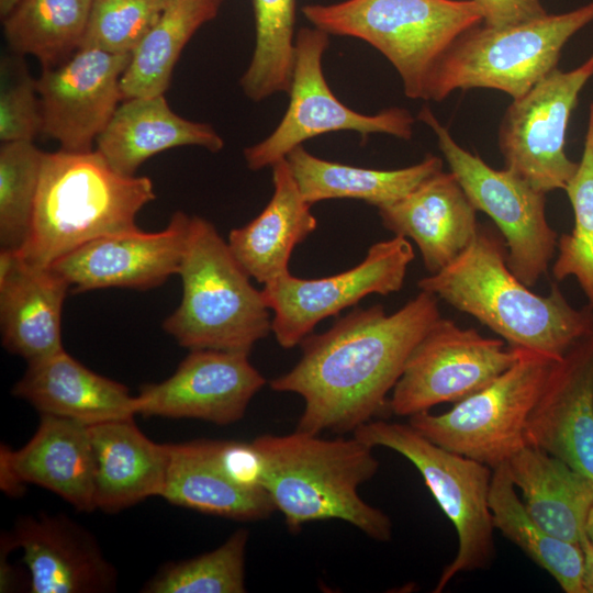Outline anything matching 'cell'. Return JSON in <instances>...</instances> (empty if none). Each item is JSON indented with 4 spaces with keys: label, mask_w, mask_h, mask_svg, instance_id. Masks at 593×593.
<instances>
[{
    "label": "cell",
    "mask_w": 593,
    "mask_h": 593,
    "mask_svg": "<svg viewBox=\"0 0 593 593\" xmlns=\"http://www.w3.org/2000/svg\"><path fill=\"white\" fill-rule=\"evenodd\" d=\"M256 45L240 78L244 93L253 101L291 88L294 67L295 0H253Z\"/></svg>",
    "instance_id": "cell-33"
},
{
    "label": "cell",
    "mask_w": 593,
    "mask_h": 593,
    "mask_svg": "<svg viewBox=\"0 0 593 593\" xmlns=\"http://www.w3.org/2000/svg\"><path fill=\"white\" fill-rule=\"evenodd\" d=\"M43 156L33 142H7L0 147L1 249L19 251L29 238Z\"/></svg>",
    "instance_id": "cell-36"
},
{
    "label": "cell",
    "mask_w": 593,
    "mask_h": 593,
    "mask_svg": "<svg viewBox=\"0 0 593 593\" xmlns=\"http://www.w3.org/2000/svg\"><path fill=\"white\" fill-rule=\"evenodd\" d=\"M1 547L21 549L32 593H103L116 589L118 572L96 538L64 515L16 519Z\"/></svg>",
    "instance_id": "cell-19"
},
{
    "label": "cell",
    "mask_w": 593,
    "mask_h": 593,
    "mask_svg": "<svg viewBox=\"0 0 593 593\" xmlns=\"http://www.w3.org/2000/svg\"><path fill=\"white\" fill-rule=\"evenodd\" d=\"M36 80L26 71L0 93V139L2 143L33 142L42 132L43 120Z\"/></svg>",
    "instance_id": "cell-38"
},
{
    "label": "cell",
    "mask_w": 593,
    "mask_h": 593,
    "mask_svg": "<svg viewBox=\"0 0 593 593\" xmlns=\"http://www.w3.org/2000/svg\"><path fill=\"white\" fill-rule=\"evenodd\" d=\"M328 44V34L316 27L298 32L289 105L269 136L244 149L249 169L271 167L303 142L329 132L355 131L363 137L371 133L401 139L412 137L415 119L406 109L393 107L376 114H362L335 97L322 66Z\"/></svg>",
    "instance_id": "cell-11"
},
{
    "label": "cell",
    "mask_w": 593,
    "mask_h": 593,
    "mask_svg": "<svg viewBox=\"0 0 593 593\" xmlns=\"http://www.w3.org/2000/svg\"><path fill=\"white\" fill-rule=\"evenodd\" d=\"M489 506L494 528L546 570L566 593H584L581 546L550 535L529 516L506 462L493 469Z\"/></svg>",
    "instance_id": "cell-31"
},
{
    "label": "cell",
    "mask_w": 593,
    "mask_h": 593,
    "mask_svg": "<svg viewBox=\"0 0 593 593\" xmlns=\"http://www.w3.org/2000/svg\"><path fill=\"white\" fill-rule=\"evenodd\" d=\"M419 290L477 318L512 348L559 359L593 331V307H573L553 284L533 292L508 268L503 238L480 226L469 247L443 270L422 278Z\"/></svg>",
    "instance_id": "cell-2"
},
{
    "label": "cell",
    "mask_w": 593,
    "mask_h": 593,
    "mask_svg": "<svg viewBox=\"0 0 593 593\" xmlns=\"http://www.w3.org/2000/svg\"><path fill=\"white\" fill-rule=\"evenodd\" d=\"M394 236L412 239L429 275L450 265L472 243L477 210L451 171L433 175L402 199L378 209Z\"/></svg>",
    "instance_id": "cell-21"
},
{
    "label": "cell",
    "mask_w": 593,
    "mask_h": 593,
    "mask_svg": "<svg viewBox=\"0 0 593 593\" xmlns=\"http://www.w3.org/2000/svg\"><path fill=\"white\" fill-rule=\"evenodd\" d=\"M223 0H171L132 53L121 78L123 101L165 94L192 35L216 16Z\"/></svg>",
    "instance_id": "cell-30"
},
{
    "label": "cell",
    "mask_w": 593,
    "mask_h": 593,
    "mask_svg": "<svg viewBox=\"0 0 593 593\" xmlns=\"http://www.w3.org/2000/svg\"><path fill=\"white\" fill-rule=\"evenodd\" d=\"M302 197L310 203L329 199L362 200L378 209L391 204L443 170V159L428 154L415 165L370 169L318 158L302 145L286 157Z\"/></svg>",
    "instance_id": "cell-29"
},
{
    "label": "cell",
    "mask_w": 593,
    "mask_h": 593,
    "mask_svg": "<svg viewBox=\"0 0 593 593\" xmlns=\"http://www.w3.org/2000/svg\"><path fill=\"white\" fill-rule=\"evenodd\" d=\"M190 224L191 216L177 211L161 231L144 232L137 227L102 236L63 256L48 268L65 279L72 292L157 288L178 273Z\"/></svg>",
    "instance_id": "cell-17"
},
{
    "label": "cell",
    "mask_w": 593,
    "mask_h": 593,
    "mask_svg": "<svg viewBox=\"0 0 593 593\" xmlns=\"http://www.w3.org/2000/svg\"><path fill=\"white\" fill-rule=\"evenodd\" d=\"M271 168L270 201L248 224L232 230L227 242L242 268L262 284L289 272L294 247L317 226L287 159L278 160Z\"/></svg>",
    "instance_id": "cell-27"
},
{
    "label": "cell",
    "mask_w": 593,
    "mask_h": 593,
    "mask_svg": "<svg viewBox=\"0 0 593 593\" xmlns=\"http://www.w3.org/2000/svg\"><path fill=\"white\" fill-rule=\"evenodd\" d=\"M247 529L233 533L216 549L169 562L141 590L145 593H243Z\"/></svg>",
    "instance_id": "cell-34"
},
{
    "label": "cell",
    "mask_w": 593,
    "mask_h": 593,
    "mask_svg": "<svg viewBox=\"0 0 593 593\" xmlns=\"http://www.w3.org/2000/svg\"><path fill=\"white\" fill-rule=\"evenodd\" d=\"M440 317L438 299L422 290L391 314L381 304L356 307L326 332L307 335L296 365L270 388L303 399L295 429L354 433L389 410L388 394L411 353Z\"/></svg>",
    "instance_id": "cell-1"
},
{
    "label": "cell",
    "mask_w": 593,
    "mask_h": 593,
    "mask_svg": "<svg viewBox=\"0 0 593 593\" xmlns=\"http://www.w3.org/2000/svg\"><path fill=\"white\" fill-rule=\"evenodd\" d=\"M353 436L372 448H389L410 460L454 524L458 550L434 592H441L458 573L485 569L492 563L495 528L489 506L493 472L490 467L436 445L410 424L372 419Z\"/></svg>",
    "instance_id": "cell-8"
},
{
    "label": "cell",
    "mask_w": 593,
    "mask_h": 593,
    "mask_svg": "<svg viewBox=\"0 0 593 593\" xmlns=\"http://www.w3.org/2000/svg\"><path fill=\"white\" fill-rule=\"evenodd\" d=\"M525 437L593 484V331L552 360Z\"/></svg>",
    "instance_id": "cell-18"
},
{
    "label": "cell",
    "mask_w": 593,
    "mask_h": 593,
    "mask_svg": "<svg viewBox=\"0 0 593 593\" xmlns=\"http://www.w3.org/2000/svg\"><path fill=\"white\" fill-rule=\"evenodd\" d=\"M12 394L41 414L87 426L137 415L136 395L126 385L96 373L65 349L27 362Z\"/></svg>",
    "instance_id": "cell-24"
},
{
    "label": "cell",
    "mask_w": 593,
    "mask_h": 593,
    "mask_svg": "<svg viewBox=\"0 0 593 593\" xmlns=\"http://www.w3.org/2000/svg\"><path fill=\"white\" fill-rule=\"evenodd\" d=\"M590 57H591V59H592V61H593V54H592Z\"/></svg>",
    "instance_id": "cell-43"
},
{
    "label": "cell",
    "mask_w": 593,
    "mask_h": 593,
    "mask_svg": "<svg viewBox=\"0 0 593 593\" xmlns=\"http://www.w3.org/2000/svg\"><path fill=\"white\" fill-rule=\"evenodd\" d=\"M93 458L96 507L116 513L150 496H160L168 444L149 439L134 417L88 426Z\"/></svg>",
    "instance_id": "cell-25"
},
{
    "label": "cell",
    "mask_w": 593,
    "mask_h": 593,
    "mask_svg": "<svg viewBox=\"0 0 593 593\" xmlns=\"http://www.w3.org/2000/svg\"><path fill=\"white\" fill-rule=\"evenodd\" d=\"M27 484L52 491L80 512L97 510L88 426L41 414L36 432L23 447L13 450L2 445L1 489L20 495Z\"/></svg>",
    "instance_id": "cell-20"
},
{
    "label": "cell",
    "mask_w": 593,
    "mask_h": 593,
    "mask_svg": "<svg viewBox=\"0 0 593 593\" xmlns=\"http://www.w3.org/2000/svg\"><path fill=\"white\" fill-rule=\"evenodd\" d=\"M580 546L583 551V575H582V586L584 593H593V544L585 536Z\"/></svg>",
    "instance_id": "cell-40"
},
{
    "label": "cell",
    "mask_w": 593,
    "mask_h": 593,
    "mask_svg": "<svg viewBox=\"0 0 593 593\" xmlns=\"http://www.w3.org/2000/svg\"><path fill=\"white\" fill-rule=\"evenodd\" d=\"M169 462L160 497L167 502L233 521L269 518L277 507L259 482L236 479L223 459L224 440L168 444Z\"/></svg>",
    "instance_id": "cell-23"
},
{
    "label": "cell",
    "mask_w": 593,
    "mask_h": 593,
    "mask_svg": "<svg viewBox=\"0 0 593 593\" xmlns=\"http://www.w3.org/2000/svg\"><path fill=\"white\" fill-rule=\"evenodd\" d=\"M70 286L51 268L26 262L18 250L0 251L2 346L27 362L64 349L61 311Z\"/></svg>",
    "instance_id": "cell-22"
},
{
    "label": "cell",
    "mask_w": 593,
    "mask_h": 593,
    "mask_svg": "<svg viewBox=\"0 0 593 593\" xmlns=\"http://www.w3.org/2000/svg\"><path fill=\"white\" fill-rule=\"evenodd\" d=\"M518 349L515 363L490 384L445 413L412 415L409 424L436 445L492 470L507 462L527 445V421L555 360Z\"/></svg>",
    "instance_id": "cell-9"
},
{
    "label": "cell",
    "mask_w": 593,
    "mask_h": 593,
    "mask_svg": "<svg viewBox=\"0 0 593 593\" xmlns=\"http://www.w3.org/2000/svg\"><path fill=\"white\" fill-rule=\"evenodd\" d=\"M585 532L589 540L593 544V506L588 516Z\"/></svg>",
    "instance_id": "cell-42"
},
{
    "label": "cell",
    "mask_w": 593,
    "mask_h": 593,
    "mask_svg": "<svg viewBox=\"0 0 593 593\" xmlns=\"http://www.w3.org/2000/svg\"><path fill=\"white\" fill-rule=\"evenodd\" d=\"M414 257L410 240L394 236L371 245L359 265L338 275L303 279L288 272L265 283L261 291L273 313L271 332L277 343L292 348L322 320L367 295L400 291Z\"/></svg>",
    "instance_id": "cell-14"
},
{
    "label": "cell",
    "mask_w": 593,
    "mask_h": 593,
    "mask_svg": "<svg viewBox=\"0 0 593 593\" xmlns=\"http://www.w3.org/2000/svg\"><path fill=\"white\" fill-rule=\"evenodd\" d=\"M481 10L483 24L504 27L548 14L541 0H473Z\"/></svg>",
    "instance_id": "cell-39"
},
{
    "label": "cell",
    "mask_w": 593,
    "mask_h": 593,
    "mask_svg": "<svg viewBox=\"0 0 593 593\" xmlns=\"http://www.w3.org/2000/svg\"><path fill=\"white\" fill-rule=\"evenodd\" d=\"M21 0H0V13L2 18H5Z\"/></svg>",
    "instance_id": "cell-41"
},
{
    "label": "cell",
    "mask_w": 593,
    "mask_h": 593,
    "mask_svg": "<svg viewBox=\"0 0 593 593\" xmlns=\"http://www.w3.org/2000/svg\"><path fill=\"white\" fill-rule=\"evenodd\" d=\"M248 356L216 349L190 350L168 379L141 387L137 414L216 425L240 421L251 399L266 384Z\"/></svg>",
    "instance_id": "cell-16"
},
{
    "label": "cell",
    "mask_w": 593,
    "mask_h": 593,
    "mask_svg": "<svg viewBox=\"0 0 593 593\" xmlns=\"http://www.w3.org/2000/svg\"><path fill=\"white\" fill-rule=\"evenodd\" d=\"M182 296L163 322L182 347L249 354L271 332L272 317L261 290L250 283L215 226L191 216L178 273Z\"/></svg>",
    "instance_id": "cell-5"
},
{
    "label": "cell",
    "mask_w": 593,
    "mask_h": 593,
    "mask_svg": "<svg viewBox=\"0 0 593 593\" xmlns=\"http://www.w3.org/2000/svg\"><path fill=\"white\" fill-rule=\"evenodd\" d=\"M417 119L429 126L438 147L472 205L485 213L500 231L512 272L529 288L547 273L557 251L558 234L546 215V193L508 169H494L479 155L461 147L424 107Z\"/></svg>",
    "instance_id": "cell-10"
},
{
    "label": "cell",
    "mask_w": 593,
    "mask_h": 593,
    "mask_svg": "<svg viewBox=\"0 0 593 593\" xmlns=\"http://www.w3.org/2000/svg\"><path fill=\"white\" fill-rule=\"evenodd\" d=\"M592 77L589 57L571 70L556 68L526 94L512 100L499 127L504 168L546 194L566 189L579 165L566 153L567 128Z\"/></svg>",
    "instance_id": "cell-12"
},
{
    "label": "cell",
    "mask_w": 593,
    "mask_h": 593,
    "mask_svg": "<svg viewBox=\"0 0 593 593\" xmlns=\"http://www.w3.org/2000/svg\"><path fill=\"white\" fill-rule=\"evenodd\" d=\"M92 0H21L4 18V35L19 54L51 68L80 48Z\"/></svg>",
    "instance_id": "cell-32"
},
{
    "label": "cell",
    "mask_w": 593,
    "mask_h": 593,
    "mask_svg": "<svg viewBox=\"0 0 593 593\" xmlns=\"http://www.w3.org/2000/svg\"><path fill=\"white\" fill-rule=\"evenodd\" d=\"M131 56L79 48L64 63L43 68L36 80L42 133L63 150H92L123 101L121 78Z\"/></svg>",
    "instance_id": "cell-15"
},
{
    "label": "cell",
    "mask_w": 593,
    "mask_h": 593,
    "mask_svg": "<svg viewBox=\"0 0 593 593\" xmlns=\"http://www.w3.org/2000/svg\"><path fill=\"white\" fill-rule=\"evenodd\" d=\"M564 191L572 205L574 226L558 238L552 275L557 281L573 277L593 307V102L582 157Z\"/></svg>",
    "instance_id": "cell-35"
},
{
    "label": "cell",
    "mask_w": 593,
    "mask_h": 593,
    "mask_svg": "<svg viewBox=\"0 0 593 593\" xmlns=\"http://www.w3.org/2000/svg\"><path fill=\"white\" fill-rule=\"evenodd\" d=\"M519 349L440 317L411 353L389 399V411L412 416L459 402L512 367Z\"/></svg>",
    "instance_id": "cell-13"
},
{
    "label": "cell",
    "mask_w": 593,
    "mask_h": 593,
    "mask_svg": "<svg viewBox=\"0 0 593 593\" xmlns=\"http://www.w3.org/2000/svg\"><path fill=\"white\" fill-rule=\"evenodd\" d=\"M155 199L148 177L119 174L97 149L44 153L31 232L19 253L48 268L93 239L137 228L138 212Z\"/></svg>",
    "instance_id": "cell-4"
},
{
    "label": "cell",
    "mask_w": 593,
    "mask_h": 593,
    "mask_svg": "<svg viewBox=\"0 0 593 593\" xmlns=\"http://www.w3.org/2000/svg\"><path fill=\"white\" fill-rule=\"evenodd\" d=\"M96 144L107 163L125 176H135L145 160L170 148L200 146L216 153L224 147L210 124L176 114L165 94L122 101Z\"/></svg>",
    "instance_id": "cell-26"
},
{
    "label": "cell",
    "mask_w": 593,
    "mask_h": 593,
    "mask_svg": "<svg viewBox=\"0 0 593 593\" xmlns=\"http://www.w3.org/2000/svg\"><path fill=\"white\" fill-rule=\"evenodd\" d=\"M171 0H92L80 48L131 54Z\"/></svg>",
    "instance_id": "cell-37"
},
{
    "label": "cell",
    "mask_w": 593,
    "mask_h": 593,
    "mask_svg": "<svg viewBox=\"0 0 593 593\" xmlns=\"http://www.w3.org/2000/svg\"><path fill=\"white\" fill-rule=\"evenodd\" d=\"M250 446L258 481L290 532L310 522L340 519L374 540H390V517L358 491L379 469L372 447L355 436L327 439L298 429L260 435Z\"/></svg>",
    "instance_id": "cell-3"
},
{
    "label": "cell",
    "mask_w": 593,
    "mask_h": 593,
    "mask_svg": "<svg viewBox=\"0 0 593 593\" xmlns=\"http://www.w3.org/2000/svg\"><path fill=\"white\" fill-rule=\"evenodd\" d=\"M506 463L529 516L550 535L580 545L593 506V484L564 461L530 445Z\"/></svg>",
    "instance_id": "cell-28"
},
{
    "label": "cell",
    "mask_w": 593,
    "mask_h": 593,
    "mask_svg": "<svg viewBox=\"0 0 593 593\" xmlns=\"http://www.w3.org/2000/svg\"><path fill=\"white\" fill-rule=\"evenodd\" d=\"M304 16L325 33L362 40L398 71L411 99H426L430 76L452 43L483 22L473 0H346L306 4Z\"/></svg>",
    "instance_id": "cell-6"
},
{
    "label": "cell",
    "mask_w": 593,
    "mask_h": 593,
    "mask_svg": "<svg viewBox=\"0 0 593 593\" xmlns=\"http://www.w3.org/2000/svg\"><path fill=\"white\" fill-rule=\"evenodd\" d=\"M593 22V2L504 26H474L447 49L428 81L425 101L440 102L455 90L493 89L514 99L552 70L564 45Z\"/></svg>",
    "instance_id": "cell-7"
}]
</instances>
